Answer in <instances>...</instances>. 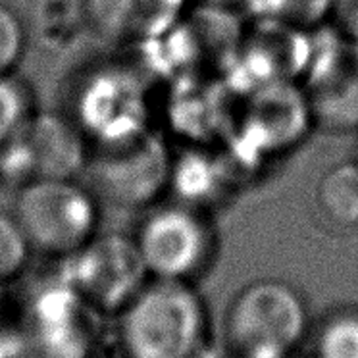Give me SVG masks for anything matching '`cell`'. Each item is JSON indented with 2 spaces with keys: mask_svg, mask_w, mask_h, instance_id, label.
I'll return each mask as SVG.
<instances>
[{
  "mask_svg": "<svg viewBox=\"0 0 358 358\" xmlns=\"http://www.w3.org/2000/svg\"><path fill=\"white\" fill-rule=\"evenodd\" d=\"M68 260L79 299L101 310H122L150 278L135 237L122 234H96Z\"/></svg>",
  "mask_w": 358,
  "mask_h": 358,
  "instance_id": "obj_8",
  "label": "cell"
},
{
  "mask_svg": "<svg viewBox=\"0 0 358 358\" xmlns=\"http://www.w3.org/2000/svg\"><path fill=\"white\" fill-rule=\"evenodd\" d=\"M266 16L287 22L296 27L314 25L327 17L331 0H262Z\"/></svg>",
  "mask_w": 358,
  "mask_h": 358,
  "instance_id": "obj_17",
  "label": "cell"
},
{
  "mask_svg": "<svg viewBox=\"0 0 358 358\" xmlns=\"http://www.w3.org/2000/svg\"><path fill=\"white\" fill-rule=\"evenodd\" d=\"M316 358H358V308L327 314L316 334Z\"/></svg>",
  "mask_w": 358,
  "mask_h": 358,
  "instance_id": "obj_13",
  "label": "cell"
},
{
  "mask_svg": "<svg viewBox=\"0 0 358 358\" xmlns=\"http://www.w3.org/2000/svg\"><path fill=\"white\" fill-rule=\"evenodd\" d=\"M306 324L301 293L287 281L272 278L239 289L224 318L227 343L243 358H285L303 339Z\"/></svg>",
  "mask_w": 358,
  "mask_h": 358,
  "instance_id": "obj_3",
  "label": "cell"
},
{
  "mask_svg": "<svg viewBox=\"0 0 358 358\" xmlns=\"http://www.w3.org/2000/svg\"><path fill=\"white\" fill-rule=\"evenodd\" d=\"M135 243L150 278L193 281L216 257L218 234L204 208L176 201L148 212Z\"/></svg>",
  "mask_w": 358,
  "mask_h": 358,
  "instance_id": "obj_5",
  "label": "cell"
},
{
  "mask_svg": "<svg viewBox=\"0 0 358 358\" xmlns=\"http://www.w3.org/2000/svg\"><path fill=\"white\" fill-rule=\"evenodd\" d=\"M0 179H2V178H0Z\"/></svg>",
  "mask_w": 358,
  "mask_h": 358,
  "instance_id": "obj_20",
  "label": "cell"
},
{
  "mask_svg": "<svg viewBox=\"0 0 358 358\" xmlns=\"http://www.w3.org/2000/svg\"><path fill=\"white\" fill-rule=\"evenodd\" d=\"M327 20L337 35L358 43V0H331Z\"/></svg>",
  "mask_w": 358,
  "mask_h": 358,
  "instance_id": "obj_18",
  "label": "cell"
},
{
  "mask_svg": "<svg viewBox=\"0 0 358 358\" xmlns=\"http://www.w3.org/2000/svg\"><path fill=\"white\" fill-rule=\"evenodd\" d=\"M314 358H316V357H314Z\"/></svg>",
  "mask_w": 358,
  "mask_h": 358,
  "instance_id": "obj_21",
  "label": "cell"
},
{
  "mask_svg": "<svg viewBox=\"0 0 358 358\" xmlns=\"http://www.w3.org/2000/svg\"><path fill=\"white\" fill-rule=\"evenodd\" d=\"M71 122L89 145H108L147 129V101L139 78L117 66L89 71L76 87Z\"/></svg>",
  "mask_w": 358,
  "mask_h": 358,
  "instance_id": "obj_7",
  "label": "cell"
},
{
  "mask_svg": "<svg viewBox=\"0 0 358 358\" xmlns=\"http://www.w3.org/2000/svg\"><path fill=\"white\" fill-rule=\"evenodd\" d=\"M355 160L358 162V137H357V143H355Z\"/></svg>",
  "mask_w": 358,
  "mask_h": 358,
  "instance_id": "obj_19",
  "label": "cell"
},
{
  "mask_svg": "<svg viewBox=\"0 0 358 358\" xmlns=\"http://www.w3.org/2000/svg\"><path fill=\"white\" fill-rule=\"evenodd\" d=\"M314 203L327 226L341 231L358 229V162L355 158L334 164L322 173Z\"/></svg>",
  "mask_w": 358,
  "mask_h": 358,
  "instance_id": "obj_12",
  "label": "cell"
},
{
  "mask_svg": "<svg viewBox=\"0 0 358 358\" xmlns=\"http://www.w3.org/2000/svg\"><path fill=\"white\" fill-rule=\"evenodd\" d=\"M206 335V306L191 281H147L122 308L127 358H193Z\"/></svg>",
  "mask_w": 358,
  "mask_h": 358,
  "instance_id": "obj_1",
  "label": "cell"
},
{
  "mask_svg": "<svg viewBox=\"0 0 358 358\" xmlns=\"http://www.w3.org/2000/svg\"><path fill=\"white\" fill-rule=\"evenodd\" d=\"M304 94L318 125L331 131L358 129V43L337 35L312 43Z\"/></svg>",
  "mask_w": 358,
  "mask_h": 358,
  "instance_id": "obj_9",
  "label": "cell"
},
{
  "mask_svg": "<svg viewBox=\"0 0 358 358\" xmlns=\"http://www.w3.org/2000/svg\"><path fill=\"white\" fill-rule=\"evenodd\" d=\"M27 45L24 22L8 4L0 2V78L16 73Z\"/></svg>",
  "mask_w": 358,
  "mask_h": 358,
  "instance_id": "obj_16",
  "label": "cell"
},
{
  "mask_svg": "<svg viewBox=\"0 0 358 358\" xmlns=\"http://www.w3.org/2000/svg\"><path fill=\"white\" fill-rule=\"evenodd\" d=\"M312 124L316 122L304 89H293L291 81H275L258 87L243 127L257 137L258 145L283 150L295 147Z\"/></svg>",
  "mask_w": 358,
  "mask_h": 358,
  "instance_id": "obj_11",
  "label": "cell"
},
{
  "mask_svg": "<svg viewBox=\"0 0 358 358\" xmlns=\"http://www.w3.org/2000/svg\"><path fill=\"white\" fill-rule=\"evenodd\" d=\"M35 108V96L31 87L16 73L0 78V145L12 139L24 127Z\"/></svg>",
  "mask_w": 358,
  "mask_h": 358,
  "instance_id": "obj_14",
  "label": "cell"
},
{
  "mask_svg": "<svg viewBox=\"0 0 358 358\" xmlns=\"http://www.w3.org/2000/svg\"><path fill=\"white\" fill-rule=\"evenodd\" d=\"M31 252V247L12 212H0V283L16 278L25 268Z\"/></svg>",
  "mask_w": 358,
  "mask_h": 358,
  "instance_id": "obj_15",
  "label": "cell"
},
{
  "mask_svg": "<svg viewBox=\"0 0 358 358\" xmlns=\"http://www.w3.org/2000/svg\"><path fill=\"white\" fill-rule=\"evenodd\" d=\"M187 0H79L85 29L112 45H143L164 37Z\"/></svg>",
  "mask_w": 358,
  "mask_h": 358,
  "instance_id": "obj_10",
  "label": "cell"
},
{
  "mask_svg": "<svg viewBox=\"0 0 358 358\" xmlns=\"http://www.w3.org/2000/svg\"><path fill=\"white\" fill-rule=\"evenodd\" d=\"M171 160L170 148L150 129L117 143L91 145L85 185L101 203L143 208L170 189Z\"/></svg>",
  "mask_w": 358,
  "mask_h": 358,
  "instance_id": "obj_4",
  "label": "cell"
},
{
  "mask_svg": "<svg viewBox=\"0 0 358 358\" xmlns=\"http://www.w3.org/2000/svg\"><path fill=\"white\" fill-rule=\"evenodd\" d=\"M12 216L33 252L68 258L99 234L101 201L78 178L35 179L17 187Z\"/></svg>",
  "mask_w": 358,
  "mask_h": 358,
  "instance_id": "obj_2",
  "label": "cell"
},
{
  "mask_svg": "<svg viewBox=\"0 0 358 358\" xmlns=\"http://www.w3.org/2000/svg\"><path fill=\"white\" fill-rule=\"evenodd\" d=\"M89 141L68 114L35 112L0 145V178L22 187L35 179L78 178L85 170Z\"/></svg>",
  "mask_w": 358,
  "mask_h": 358,
  "instance_id": "obj_6",
  "label": "cell"
}]
</instances>
